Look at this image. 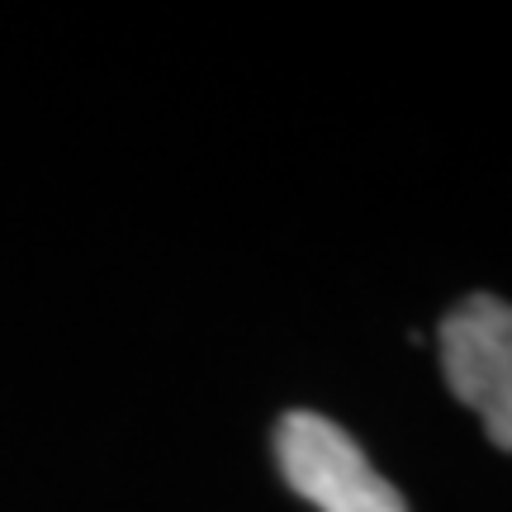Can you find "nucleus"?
I'll return each instance as SVG.
<instances>
[{
  "label": "nucleus",
  "instance_id": "f257e3e1",
  "mask_svg": "<svg viewBox=\"0 0 512 512\" xmlns=\"http://www.w3.org/2000/svg\"><path fill=\"white\" fill-rule=\"evenodd\" d=\"M280 475L318 512H408L399 489L366 460V451L323 413L294 408L275 427Z\"/></svg>",
  "mask_w": 512,
  "mask_h": 512
},
{
  "label": "nucleus",
  "instance_id": "f03ea898",
  "mask_svg": "<svg viewBox=\"0 0 512 512\" xmlns=\"http://www.w3.org/2000/svg\"><path fill=\"white\" fill-rule=\"evenodd\" d=\"M437 347L451 394L484 418L498 451H512V304L470 294L441 318Z\"/></svg>",
  "mask_w": 512,
  "mask_h": 512
}]
</instances>
